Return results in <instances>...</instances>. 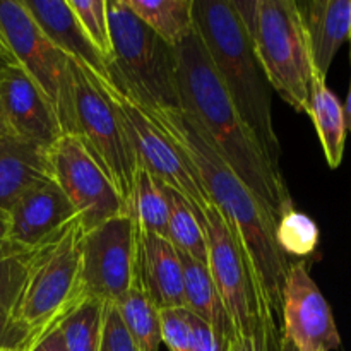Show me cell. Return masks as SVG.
<instances>
[{"mask_svg": "<svg viewBox=\"0 0 351 351\" xmlns=\"http://www.w3.org/2000/svg\"><path fill=\"white\" fill-rule=\"evenodd\" d=\"M0 34L17 64L48 98L64 134L74 136L72 58L51 43L23 0H0Z\"/></svg>", "mask_w": 351, "mask_h": 351, "instance_id": "obj_8", "label": "cell"}, {"mask_svg": "<svg viewBox=\"0 0 351 351\" xmlns=\"http://www.w3.org/2000/svg\"><path fill=\"white\" fill-rule=\"evenodd\" d=\"M158 319H160L161 343H165L168 350H192L191 312L187 308H161V311H158Z\"/></svg>", "mask_w": 351, "mask_h": 351, "instance_id": "obj_30", "label": "cell"}, {"mask_svg": "<svg viewBox=\"0 0 351 351\" xmlns=\"http://www.w3.org/2000/svg\"><path fill=\"white\" fill-rule=\"evenodd\" d=\"M103 343L108 351H139L123 324V319L117 305H106Z\"/></svg>", "mask_w": 351, "mask_h": 351, "instance_id": "obj_31", "label": "cell"}, {"mask_svg": "<svg viewBox=\"0 0 351 351\" xmlns=\"http://www.w3.org/2000/svg\"><path fill=\"white\" fill-rule=\"evenodd\" d=\"M163 191L168 202V240L178 252L206 263L208 261L206 237L191 202L180 192L165 184Z\"/></svg>", "mask_w": 351, "mask_h": 351, "instance_id": "obj_25", "label": "cell"}, {"mask_svg": "<svg viewBox=\"0 0 351 351\" xmlns=\"http://www.w3.org/2000/svg\"><path fill=\"white\" fill-rule=\"evenodd\" d=\"M10 235V216L9 211L0 209V249L9 242Z\"/></svg>", "mask_w": 351, "mask_h": 351, "instance_id": "obj_36", "label": "cell"}, {"mask_svg": "<svg viewBox=\"0 0 351 351\" xmlns=\"http://www.w3.org/2000/svg\"><path fill=\"white\" fill-rule=\"evenodd\" d=\"M254 43L271 89L295 112H308L314 65L295 0H232Z\"/></svg>", "mask_w": 351, "mask_h": 351, "instance_id": "obj_6", "label": "cell"}, {"mask_svg": "<svg viewBox=\"0 0 351 351\" xmlns=\"http://www.w3.org/2000/svg\"><path fill=\"white\" fill-rule=\"evenodd\" d=\"M31 351H67L65 348L64 338H62V332L58 329H55L53 332H50L48 336H45L36 346Z\"/></svg>", "mask_w": 351, "mask_h": 351, "instance_id": "obj_35", "label": "cell"}, {"mask_svg": "<svg viewBox=\"0 0 351 351\" xmlns=\"http://www.w3.org/2000/svg\"><path fill=\"white\" fill-rule=\"evenodd\" d=\"M194 26L223 88L264 154L281 170V146L274 130L273 96L250 34L232 0H194Z\"/></svg>", "mask_w": 351, "mask_h": 351, "instance_id": "obj_3", "label": "cell"}, {"mask_svg": "<svg viewBox=\"0 0 351 351\" xmlns=\"http://www.w3.org/2000/svg\"><path fill=\"white\" fill-rule=\"evenodd\" d=\"M2 351H24V350L17 348V346H9V348H3Z\"/></svg>", "mask_w": 351, "mask_h": 351, "instance_id": "obj_41", "label": "cell"}, {"mask_svg": "<svg viewBox=\"0 0 351 351\" xmlns=\"http://www.w3.org/2000/svg\"><path fill=\"white\" fill-rule=\"evenodd\" d=\"M0 115L10 136L47 153L64 136L48 98L17 62L0 67Z\"/></svg>", "mask_w": 351, "mask_h": 351, "instance_id": "obj_14", "label": "cell"}, {"mask_svg": "<svg viewBox=\"0 0 351 351\" xmlns=\"http://www.w3.org/2000/svg\"><path fill=\"white\" fill-rule=\"evenodd\" d=\"M23 3L58 50L88 69L96 79L112 84L108 60L86 36L67 0H23Z\"/></svg>", "mask_w": 351, "mask_h": 351, "instance_id": "obj_16", "label": "cell"}, {"mask_svg": "<svg viewBox=\"0 0 351 351\" xmlns=\"http://www.w3.org/2000/svg\"><path fill=\"white\" fill-rule=\"evenodd\" d=\"M139 276L158 311L185 307L184 271L170 240L139 232Z\"/></svg>", "mask_w": 351, "mask_h": 351, "instance_id": "obj_17", "label": "cell"}, {"mask_svg": "<svg viewBox=\"0 0 351 351\" xmlns=\"http://www.w3.org/2000/svg\"><path fill=\"white\" fill-rule=\"evenodd\" d=\"M129 215L141 233L163 237L168 240V202L163 184L143 165H137L129 195Z\"/></svg>", "mask_w": 351, "mask_h": 351, "instance_id": "obj_23", "label": "cell"}, {"mask_svg": "<svg viewBox=\"0 0 351 351\" xmlns=\"http://www.w3.org/2000/svg\"><path fill=\"white\" fill-rule=\"evenodd\" d=\"M9 62H16V58L12 57L9 47H7L5 41H3V38H2V34H0V64H9Z\"/></svg>", "mask_w": 351, "mask_h": 351, "instance_id": "obj_38", "label": "cell"}, {"mask_svg": "<svg viewBox=\"0 0 351 351\" xmlns=\"http://www.w3.org/2000/svg\"><path fill=\"white\" fill-rule=\"evenodd\" d=\"M106 304L88 297L60 326L67 351H101Z\"/></svg>", "mask_w": 351, "mask_h": 351, "instance_id": "obj_26", "label": "cell"}, {"mask_svg": "<svg viewBox=\"0 0 351 351\" xmlns=\"http://www.w3.org/2000/svg\"><path fill=\"white\" fill-rule=\"evenodd\" d=\"M144 110V108H143ZM185 156L213 206L235 235L256 295L257 317L278 335L290 257L276 243V221L266 206L216 153L194 117L184 110H144Z\"/></svg>", "mask_w": 351, "mask_h": 351, "instance_id": "obj_1", "label": "cell"}, {"mask_svg": "<svg viewBox=\"0 0 351 351\" xmlns=\"http://www.w3.org/2000/svg\"><path fill=\"white\" fill-rule=\"evenodd\" d=\"M276 243L288 257H307L315 252L321 239L319 226L305 213L291 209L276 223Z\"/></svg>", "mask_w": 351, "mask_h": 351, "instance_id": "obj_27", "label": "cell"}, {"mask_svg": "<svg viewBox=\"0 0 351 351\" xmlns=\"http://www.w3.org/2000/svg\"><path fill=\"white\" fill-rule=\"evenodd\" d=\"M191 328H192V350L191 351H226L228 343L223 341L211 326L202 322L201 319L191 314Z\"/></svg>", "mask_w": 351, "mask_h": 351, "instance_id": "obj_32", "label": "cell"}, {"mask_svg": "<svg viewBox=\"0 0 351 351\" xmlns=\"http://www.w3.org/2000/svg\"><path fill=\"white\" fill-rule=\"evenodd\" d=\"M101 351H108V350H106V346H105V343H103V346H101Z\"/></svg>", "mask_w": 351, "mask_h": 351, "instance_id": "obj_42", "label": "cell"}, {"mask_svg": "<svg viewBox=\"0 0 351 351\" xmlns=\"http://www.w3.org/2000/svg\"><path fill=\"white\" fill-rule=\"evenodd\" d=\"M315 71L326 77L336 53L351 34V0L297 2Z\"/></svg>", "mask_w": 351, "mask_h": 351, "instance_id": "obj_18", "label": "cell"}, {"mask_svg": "<svg viewBox=\"0 0 351 351\" xmlns=\"http://www.w3.org/2000/svg\"><path fill=\"white\" fill-rule=\"evenodd\" d=\"M51 178L47 151L14 136L0 139V209L9 211L17 199Z\"/></svg>", "mask_w": 351, "mask_h": 351, "instance_id": "obj_19", "label": "cell"}, {"mask_svg": "<svg viewBox=\"0 0 351 351\" xmlns=\"http://www.w3.org/2000/svg\"><path fill=\"white\" fill-rule=\"evenodd\" d=\"M348 41H351V34H350V40Z\"/></svg>", "mask_w": 351, "mask_h": 351, "instance_id": "obj_43", "label": "cell"}, {"mask_svg": "<svg viewBox=\"0 0 351 351\" xmlns=\"http://www.w3.org/2000/svg\"><path fill=\"white\" fill-rule=\"evenodd\" d=\"M278 351H298L297 348L293 346V343L288 341L287 338H281L280 339V350Z\"/></svg>", "mask_w": 351, "mask_h": 351, "instance_id": "obj_39", "label": "cell"}, {"mask_svg": "<svg viewBox=\"0 0 351 351\" xmlns=\"http://www.w3.org/2000/svg\"><path fill=\"white\" fill-rule=\"evenodd\" d=\"M72 79L75 112L74 136L103 168L122 197L129 201L139 161L120 119L119 108L106 93L103 82L74 60Z\"/></svg>", "mask_w": 351, "mask_h": 351, "instance_id": "obj_7", "label": "cell"}, {"mask_svg": "<svg viewBox=\"0 0 351 351\" xmlns=\"http://www.w3.org/2000/svg\"><path fill=\"white\" fill-rule=\"evenodd\" d=\"M278 336L269 331H257L250 336H235L228 343L226 351H278Z\"/></svg>", "mask_w": 351, "mask_h": 351, "instance_id": "obj_33", "label": "cell"}, {"mask_svg": "<svg viewBox=\"0 0 351 351\" xmlns=\"http://www.w3.org/2000/svg\"><path fill=\"white\" fill-rule=\"evenodd\" d=\"M67 3L77 17L86 36L110 64L112 36H110L108 0H67Z\"/></svg>", "mask_w": 351, "mask_h": 351, "instance_id": "obj_28", "label": "cell"}, {"mask_svg": "<svg viewBox=\"0 0 351 351\" xmlns=\"http://www.w3.org/2000/svg\"><path fill=\"white\" fill-rule=\"evenodd\" d=\"M117 307H119L123 324H125L132 341L136 343L137 350L160 351L161 331L158 308L149 300L143 283H141L139 269H137L132 288Z\"/></svg>", "mask_w": 351, "mask_h": 351, "instance_id": "obj_24", "label": "cell"}, {"mask_svg": "<svg viewBox=\"0 0 351 351\" xmlns=\"http://www.w3.org/2000/svg\"><path fill=\"white\" fill-rule=\"evenodd\" d=\"M281 338L298 351H335L341 336L322 291L312 280L305 263H291L283 285Z\"/></svg>", "mask_w": 351, "mask_h": 351, "instance_id": "obj_13", "label": "cell"}, {"mask_svg": "<svg viewBox=\"0 0 351 351\" xmlns=\"http://www.w3.org/2000/svg\"><path fill=\"white\" fill-rule=\"evenodd\" d=\"M123 3L173 48L194 29V0H123Z\"/></svg>", "mask_w": 351, "mask_h": 351, "instance_id": "obj_22", "label": "cell"}, {"mask_svg": "<svg viewBox=\"0 0 351 351\" xmlns=\"http://www.w3.org/2000/svg\"><path fill=\"white\" fill-rule=\"evenodd\" d=\"M350 62H351V41H350ZM343 112H345V123L346 130L351 134V79H350V88H348V96H346V103L343 106Z\"/></svg>", "mask_w": 351, "mask_h": 351, "instance_id": "obj_37", "label": "cell"}, {"mask_svg": "<svg viewBox=\"0 0 351 351\" xmlns=\"http://www.w3.org/2000/svg\"><path fill=\"white\" fill-rule=\"evenodd\" d=\"M48 161L51 178L74 206L82 232L129 215V206L119 189L75 136L64 134L48 149Z\"/></svg>", "mask_w": 351, "mask_h": 351, "instance_id": "obj_10", "label": "cell"}, {"mask_svg": "<svg viewBox=\"0 0 351 351\" xmlns=\"http://www.w3.org/2000/svg\"><path fill=\"white\" fill-rule=\"evenodd\" d=\"M33 249L7 242L0 249V304L10 311L26 274Z\"/></svg>", "mask_w": 351, "mask_h": 351, "instance_id": "obj_29", "label": "cell"}, {"mask_svg": "<svg viewBox=\"0 0 351 351\" xmlns=\"http://www.w3.org/2000/svg\"><path fill=\"white\" fill-rule=\"evenodd\" d=\"M81 223L75 221L33 249L10 322L31 351L88 298L82 283Z\"/></svg>", "mask_w": 351, "mask_h": 351, "instance_id": "obj_4", "label": "cell"}, {"mask_svg": "<svg viewBox=\"0 0 351 351\" xmlns=\"http://www.w3.org/2000/svg\"><path fill=\"white\" fill-rule=\"evenodd\" d=\"M178 256H180L182 271H184L185 308L197 319H201L202 322L211 326L213 331L223 341L230 343L235 338V331H233L225 305L213 283L208 264L192 259L182 252H178Z\"/></svg>", "mask_w": 351, "mask_h": 351, "instance_id": "obj_20", "label": "cell"}, {"mask_svg": "<svg viewBox=\"0 0 351 351\" xmlns=\"http://www.w3.org/2000/svg\"><path fill=\"white\" fill-rule=\"evenodd\" d=\"M317 130L322 151L329 168L336 170L341 165L346 143V123L343 105L338 96L328 88L326 77L314 69L308 95V112Z\"/></svg>", "mask_w": 351, "mask_h": 351, "instance_id": "obj_21", "label": "cell"}, {"mask_svg": "<svg viewBox=\"0 0 351 351\" xmlns=\"http://www.w3.org/2000/svg\"><path fill=\"white\" fill-rule=\"evenodd\" d=\"M103 86L119 108L120 119L129 134L139 165H143L154 178L180 192L191 202L195 216L213 206L194 168L189 165V161L185 160L177 144L168 137V134L132 99L117 91L112 84L103 82Z\"/></svg>", "mask_w": 351, "mask_h": 351, "instance_id": "obj_11", "label": "cell"}, {"mask_svg": "<svg viewBox=\"0 0 351 351\" xmlns=\"http://www.w3.org/2000/svg\"><path fill=\"white\" fill-rule=\"evenodd\" d=\"M81 266L88 297L119 305L139 269V228L132 216H117L82 232Z\"/></svg>", "mask_w": 351, "mask_h": 351, "instance_id": "obj_9", "label": "cell"}, {"mask_svg": "<svg viewBox=\"0 0 351 351\" xmlns=\"http://www.w3.org/2000/svg\"><path fill=\"white\" fill-rule=\"evenodd\" d=\"M9 240L24 249H36L48 239L79 221L74 206L53 178L24 192L9 209Z\"/></svg>", "mask_w": 351, "mask_h": 351, "instance_id": "obj_15", "label": "cell"}, {"mask_svg": "<svg viewBox=\"0 0 351 351\" xmlns=\"http://www.w3.org/2000/svg\"><path fill=\"white\" fill-rule=\"evenodd\" d=\"M10 64V62H9ZM3 64H0V67H2ZM5 136H10L9 134V130H7V127H5V123H3V119H2V115H0V139H2V137H5Z\"/></svg>", "mask_w": 351, "mask_h": 351, "instance_id": "obj_40", "label": "cell"}, {"mask_svg": "<svg viewBox=\"0 0 351 351\" xmlns=\"http://www.w3.org/2000/svg\"><path fill=\"white\" fill-rule=\"evenodd\" d=\"M9 346L23 350V336L10 322V311L0 304V351Z\"/></svg>", "mask_w": 351, "mask_h": 351, "instance_id": "obj_34", "label": "cell"}, {"mask_svg": "<svg viewBox=\"0 0 351 351\" xmlns=\"http://www.w3.org/2000/svg\"><path fill=\"white\" fill-rule=\"evenodd\" d=\"M180 110L194 117L237 177L266 206L274 221L295 209L283 171L274 168L223 88L197 29L175 47Z\"/></svg>", "mask_w": 351, "mask_h": 351, "instance_id": "obj_2", "label": "cell"}, {"mask_svg": "<svg viewBox=\"0 0 351 351\" xmlns=\"http://www.w3.org/2000/svg\"><path fill=\"white\" fill-rule=\"evenodd\" d=\"M112 86L144 110H180L177 51L123 0H108Z\"/></svg>", "mask_w": 351, "mask_h": 351, "instance_id": "obj_5", "label": "cell"}, {"mask_svg": "<svg viewBox=\"0 0 351 351\" xmlns=\"http://www.w3.org/2000/svg\"><path fill=\"white\" fill-rule=\"evenodd\" d=\"M197 218L206 237V264L216 291L225 305L235 336H250L257 331H269L276 335L257 317L256 295L247 263L221 213L215 206H209Z\"/></svg>", "mask_w": 351, "mask_h": 351, "instance_id": "obj_12", "label": "cell"}]
</instances>
